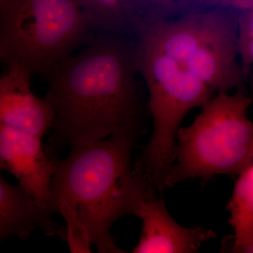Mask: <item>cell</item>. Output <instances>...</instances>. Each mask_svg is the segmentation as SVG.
Instances as JSON below:
<instances>
[{"mask_svg":"<svg viewBox=\"0 0 253 253\" xmlns=\"http://www.w3.org/2000/svg\"><path fill=\"white\" fill-rule=\"evenodd\" d=\"M5 0H0V9H1V6L4 4Z\"/></svg>","mask_w":253,"mask_h":253,"instance_id":"16","label":"cell"},{"mask_svg":"<svg viewBox=\"0 0 253 253\" xmlns=\"http://www.w3.org/2000/svg\"><path fill=\"white\" fill-rule=\"evenodd\" d=\"M130 37L99 34L45 78L54 112L46 151L104 139L116 131L141 134L142 104Z\"/></svg>","mask_w":253,"mask_h":253,"instance_id":"1","label":"cell"},{"mask_svg":"<svg viewBox=\"0 0 253 253\" xmlns=\"http://www.w3.org/2000/svg\"><path fill=\"white\" fill-rule=\"evenodd\" d=\"M246 253H253V243L249 246V248H248V249L246 250Z\"/></svg>","mask_w":253,"mask_h":253,"instance_id":"15","label":"cell"},{"mask_svg":"<svg viewBox=\"0 0 253 253\" xmlns=\"http://www.w3.org/2000/svg\"><path fill=\"white\" fill-rule=\"evenodd\" d=\"M134 215L142 221L139 242L134 253H194L206 241L215 238L212 229L204 226L184 227L168 212L163 200L141 199Z\"/></svg>","mask_w":253,"mask_h":253,"instance_id":"8","label":"cell"},{"mask_svg":"<svg viewBox=\"0 0 253 253\" xmlns=\"http://www.w3.org/2000/svg\"><path fill=\"white\" fill-rule=\"evenodd\" d=\"M241 38H253V15L241 23Z\"/></svg>","mask_w":253,"mask_h":253,"instance_id":"13","label":"cell"},{"mask_svg":"<svg viewBox=\"0 0 253 253\" xmlns=\"http://www.w3.org/2000/svg\"><path fill=\"white\" fill-rule=\"evenodd\" d=\"M241 47L246 61H253V38H241Z\"/></svg>","mask_w":253,"mask_h":253,"instance_id":"12","label":"cell"},{"mask_svg":"<svg viewBox=\"0 0 253 253\" xmlns=\"http://www.w3.org/2000/svg\"><path fill=\"white\" fill-rule=\"evenodd\" d=\"M92 31L75 0H5L0 41L8 66L44 78Z\"/></svg>","mask_w":253,"mask_h":253,"instance_id":"5","label":"cell"},{"mask_svg":"<svg viewBox=\"0 0 253 253\" xmlns=\"http://www.w3.org/2000/svg\"><path fill=\"white\" fill-rule=\"evenodd\" d=\"M134 36L151 42L213 91L236 84V24L215 13L139 23Z\"/></svg>","mask_w":253,"mask_h":253,"instance_id":"6","label":"cell"},{"mask_svg":"<svg viewBox=\"0 0 253 253\" xmlns=\"http://www.w3.org/2000/svg\"><path fill=\"white\" fill-rule=\"evenodd\" d=\"M38 228L51 235L33 198L21 186L5 180L0 171V244L13 237L28 239Z\"/></svg>","mask_w":253,"mask_h":253,"instance_id":"10","label":"cell"},{"mask_svg":"<svg viewBox=\"0 0 253 253\" xmlns=\"http://www.w3.org/2000/svg\"><path fill=\"white\" fill-rule=\"evenodd\" d=\"M42 139L0 126V171H6L17 179L33 198L49 226L51 235L57 234L49 214L54 159L43 146Z\"/></svg>","mask_w":253,"mask_h":253,"instance_id":"7","label":"cell"},{"mask_svg":"<svg viewBox=\"0 0 253 253\" xmlns=\"http://www.w3.org/2000/svg\"><path fill=\"white\" fill-rule=\"evenodd\" d=\"M139 133L121 130L99 140L71 145L68 157L54 159L49 214H59L65 226L58 235L71 253H123L111 234L120 218L134 214L141 199L154 189L131 166Z\"/></svg>","mask_w":253,"mask_h":253,"instance_id":"2","label":"cell"},{"mask_svg":"<svg viewBox=\"0 0 253 253\" xmlns=\"http://www.w3.org/2000/svg\"><path fill=\"white\" fill-rule=\"evenodd\" d=\"M226 208L234 231L233 252L246 253L253 243V163L239 174Z\"/></svg>","mask_w":253,"mask_h":253,"instance_id":"11","label":"cell"},{"mask_svg":"<svg viewBox=\"0 0 253 253\" xmlns=\"http://www.w3.org/2000/svg\"><path fill=\"white\" fill-rule=\"evenodd\" d=\"M5 53L4 48H3L2 44L0 41V61H3L4 59Z\"/></svg>","mask_w":253,"mask_h":253,"instance_id":"14","label":"cell"},{"mask_svg":"<svg viewBox=\"0 0 253 253\" xmlns=\"http://www.w3.org/2000/svg\"><path fill=\"white\" fill-rule=\"evenodd\" d=\"M134 41L136 69L149 89L154 126L134 169L154 189L161 191L174 163L181 123L191 110L202 107L213 91L148 40L137 37Z\"/></svg>","mask_w":253,"mask_h":253,"instance_id":"4","label":"cell"},{"mask_svg":"<svg viewBox=\"0 0 253 253\" xmlns=\"http://www.w3.org/2000/svg\"><path fill=\"white\" fill-rule=\"evenodd\" d=\"M9 68L0 77V126L42 139L51 129L54 120L49 100L34 94L33 76L26 70L18 66Z\"/></svg>","mask_w":253,"mask_h":253,"instance_id":"9","label":"cell"},{"mask_svg":"<svg viewBox=\"0 0 253 253\" xmlns=\"http://www.w3.org/2000/svg\"><path fill=\"white\" fill-rule=\"evenodd\" d=\"M251 100L220 91L202 106L189 126L176 132L174 163L165 185L189 178L208 181L218 174H241L253 163V123L248 118Z\"/></svg>","mask_w":253,"mask_h":253,"instance_id":"3","label":"cell"}]
</instances>
